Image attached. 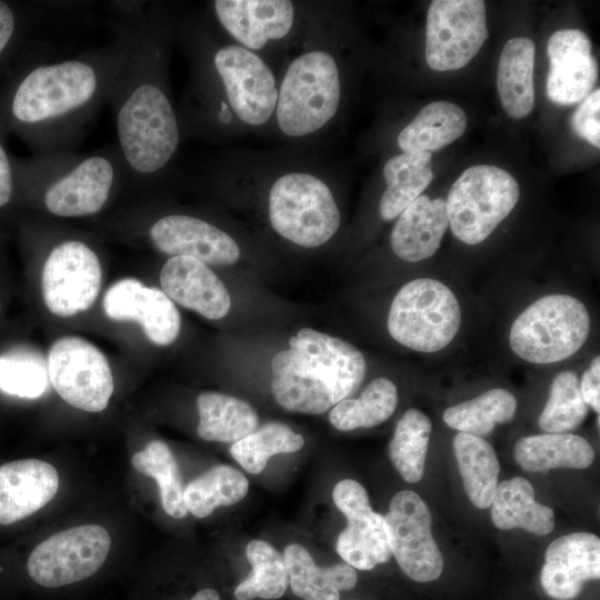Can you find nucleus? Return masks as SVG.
Listing matches in <instances>:
<instances>
[{"label":"nucleus","instance_id":"4468645a","mask_svg":"<svg viewBox=\"0 0 600 600\" xmlns=\"http://www.w3.org/2000/svg\"><path fill=\"white\" fill-rule=\"evenodd\" d=\"M391 554L412 580L429 582L443 569L442 554L431 533V514L413 491L396 493L383 517Z\"/></svg>","mask_w":600,"mask_h":600},{"label":"nucleus","instance_id":"6e6552de","mask_svg":"<svg viewBox=\"0 0 600 600\" xmlns=\"http://www.w3.org/2000/svg\"><path fill=\"white\" fill-rule=\"evenodd\" d=\"M519 197V184L506 170L490 164L468 168L446 200L452 233L467 244L482 242L509 216Z\"/></svg>","mask_w":600,"mask_h":600},{"label":"nucleus","instance_id":"6ab92c4d","mask_svg":"<svg viewBox=\"0 0 600 600\" xmlns=\"http://www.w3.org/2000/svg\"><path fill=\"white\" fill-rule=\"evenodd\" d=\"M548 98L560 106L580 103L591 92L598 64L589 37L578 29H561L549 38Z\"/></svg>","mask_w":600,"mask_h":600},{"label":"nucleus","instance_id":"7ed1b4c3","mask_svg":"<svg viewBox=\"0 0 600 600\" xmlns=\"http://www.w3.org/2000/svg\"><path fill=\"white\" fill-rule=\"evenodd\" d=\"M366 368L348 341L303 328L273 357L271 391L286 410L320 414L360 387Z\"/></svg>","mask_w":600,"mask_h":600},{"label":"nucleus","instance_id":"a18cd8bd","mask_svg":"<svg viewBox=\"0 0 600 600\" xmlns=\"http://www.w3.org/2000/svg\"><path fill=\"white\" fill-rule=\"evenodd\" d=\"M600 358L597 356L590 368L582 374L579 383L580 392L586 404L590 406L597 413L600 411Z\"/></svg>","mask_w":600,"mask_h":600},{"label":"nucleus","instance_id":"39448f33","mask_svg":"<svg viewBox=\"0 0 600 600\" xmlns=\"http://www.w3.org/2000/svg\"><path fill=\"white\" fill-rule=\"evenodd\" d=\"M589 331V312L579 299L549 294L534 301L516 318L509 343L521 359L547 364L578 352Z\"/></svg>","mask_w":600,"mask_h":600},{"label":"nucleus","instance_id":"dca6fc26","mask_svg":"<svg viewBox=\"0 0 600 600\" xmlns=\"http://www.w3.org/2000/svg\"><path fill=\"white\" fill-rule=\"evenodd\" d=\"M336 507L347 519L337 539L338 554L352 568L371 570L391 557L384 519L372 510L366 489L357 481H339L332 491Z\"/></svg>","mask_w":600,"mask_h":600},{"label":"nucleus","instance_id":"bb28decb","mask_svg":"<svg viewBox=\"0 0 600 600\" xmlns=\"http://www.w3.org/2000/svg\"><path fill=\"white\" fill-rule=\"evenodd\" d=\"M490 507L492 522L499 529L520 528L538 536L553 530V510L534 500L532 484L522 477L499 483Z\"/></svg>","mask_w":600,"mask_h":600},{"label":"nucleus","instance_id":"5701e85b","mask_svg":"<svg viewBox=\"0 0 600 600\" xmlns=\"http://www.w3.org/2000/svg\"><path fill=\"white\" fill-rule=\"evenodd\" d=\"M213 8L222 27L254 50L287 36L293 23V6L287 0H217Z\"/></svg>","mask_w":600,"mask_h":600},{"label":"nucleus","instance_id":"a211bd4d","mask_svg":"<svg viewBox=\"0 0 600 600\" xmlns=\"http://www.w3.org/2000/svg\"><path fill=\"white\" fill-rule=\"evenodd\" d=\"M103 311L114 321H137L157 346L172 343L181 327L173 301L161 289L146 287L138 279L126 278L113 283L103 297Z\"/></svg>","mask_w":600,"mask_h":600},{"label":"nucleus","instance_id":"9d476101","mask_svg":"<svg viewBox=\"0 0 600 600\" xmlns=\"http://www.w3.org/2000/svg\"><path fill=\"white\" fill-rule=\"evenodd\" d=\"M488 38L482 0H433L426 24V61L436 71L466 67Z\"/></svg>","mask_w":600,"mask_h":600},{"label":"nucleus","instance_id":"c03bdc74","mask_svg":"<svg viewBox=\"0 0 600 600\" xmlns=\"http://www.w3.org/2000/svg\"><path fill=\"white\" fill-rule=\"evenodd\" d=\"M21 22L13 6L0 0V60L12 49L19 34Z\"/></svg>","mask_w":600,"mask_h":600},{"label":"nucleus","instance_id":"cd10ccee","mask_svg":"<svg viewBox=\"0 0 600 600\" xmlns=\"http://www.w3.org/2000/svg\"><path fill=\"white\" fill-rule=\"evenodd\" d=\"M514 459L529 472H544L553 468L584 469L593 462L594 450L580 436L544 433L518 440Z\"/></svg>","mask_w":600,"mask_h":600},{"label":"nucleus","instance_id":"473e14b6","mask_svg":"<svg viewBox=\"0 0 600 600\" xmlns=\"http://www.w3.org/2000/svg\"><path fill=\"white\" fill-rule=\"evenodd\" d=\"M516 411V397L506 389L494 388L448 408L443 412V421L460 432L483 437L490 434L498 423L510 421Z\"/></svg>","mask_w":600,"mask_h":600},{"label":"nucleus","instance_id":"aec40b11","mask_svg":"<svg viewBox=\"0 0 600 600\" xmlns=\"http://www.w3.org/2000/svg\"><path fill=\"white\" fill-rule=\"evenodd\" d=\"M544 559L542 588L553 599L571 600L584 581L600 577V540L589 532L564 534L548 546Z\"/></svg>","mask_w":600,"mask_h":600},{"label":"nucleus","instance_id":"a878e982","mask_svg":"<svg viewBox=\"0 0 600 600\" xmlns=\"http://www.w3.org/2000/svg\"><path fill=\"white\" fill-rule=\"evenodd\" d=\"M534 43L512 38L504 44L498 63L497 90L503 110L513 119L527 117L534 106Z\"/></svg>","mask_w":600,"mask_h":600},{"label":"nucleus","instance_id":"2f4dec72","mask_svg":"<svg viewBox=\"0 0 600 600\" xmlns=\"http://www.w3.org/2000/svg\"><path fill=\"white\" fill-rule=\"evenodd\" d=\"M453 450L469 500L477 508H489L500 472L494 449L481 437L459 432L453 439Z\"/></svg>","mask_w":600,"mask_h":600},{"label":"nucleus","instance_id":"4c0bfd02","mask_svg":"<svg viewBox=\"0 0 600 600\" xmlns=\"http://www.w3.org/2000/svg\"><path fill=\"white\" fill-rule=\"evenodd\" d=\"M133 468L154 478L160 489L161 503L170 517L181 519L188 511L183 502V488L177 460L169 447L161 440L149 442L131 459Z\"/></svg>","mask_w":600,"mask_h":600},{"label":"nucleus","instance_id":"393cba45","mask_svg":"<svg viewBox=\"0 0 600 600\" xmlns=\"http://www.w3.org/2000/svg\"><path fill=\"white\" fill-rule=\"evenodd\" d=\"M283 560L292 592L304 600H339L340 591L352 589L358 574L348 563L319 567L309 551L298 543H290Z\"/></svg>","mask_w":600,"mask_h":600},{"label":"nucleus","instance_id":"412c9836","mask_svg":"<svg viewBox=\"0 0 600 600\" xmlns=\"http://www.w3.org/2000/svg\"><path fill=\"white\" fill-rule=\"evenodd\" d=\"M161 290L178 304L209 320L223 318L230 310V294L208 264L190 257H171L160 272Z\"/></svg>","mask_w":600,"mask_h":600},{"label":"nucleus","instance_id":"4be33fe9","mask_svg":"<svg viewBox=\"0 0 600 600\" xmlns=\"http://www.w3.org/2000/svg\"><path fill=\"white\" fill-rule=\"evenodd\" d=\"M59 488L54 467L23 459L0 466V524L24 519L49 503Z\"/></svg>","mask_w":600,"mask_h":600},{"label":"nucleus","instance_id":"f3484780","mask_svg":"<svg viewBox=\"0 0 600 600\" xmlns=\"http://www.w3.org/2000/svg\"><path fill=\"white\" fill-rule=\"evenodd\" d=\"M147 237L162 253L190 257L206 264L231 266L240 257L237 242L228 233L189 214L171 213L156 219L149 224Z\"/></svg>","mask_w":600,"mask_h":600},{"label":"nucleus","instance_id":"f03ea898","mask_svg":"<svg viewBox=\"0 0 600 600\" xmlns=\"http://www.w3.org/2000/svg\"><path fill=\"white\" fill-rule=\"evenodd\" d=\"M120 2L113 20L123 33L126 52L109 99L118 149L127 176L160 173L176 153L180 129L162 80V47L151 13L140 2Z\"/></svg>","mask_w":600,"mask_h":600},{"label":"nucleus","instance_id":"423d86ee","mask_svg":"<svg viewBox=\"0 0 600 600\" xmlns=\"http://www.w3.org/2000/svg\"><path fill=\"white\" fill-rule=\"evenodd\" d=\"M460 304L444 283L429 278L407 282L396 294L388 314L390 336L419 352H437L456 337Z\"/></svg>","mask_w":600,"mask_h":600},{"label":"nucleus","instance_id":"2eb2a0df","mask_svg":"<svg viewBox=\"0 0 600 600\" xmlns=\"http://www.w3.org/2000/svg\"><path fill=\"white\" fill-rule=\"evenodd\" d=\"M230 107L246 123L260 126L276 109L278 90L269 67L240 46L218 49L212 58Z\"/></svg>","mask_w":600,"mask_h":600},{"label":"nucleus","instance_id":"58836bf2","mask_svg":"<svg viewBox=\"0 0 600 600\" xmlns=\"http://www.w3.org/2000/svg\"><path fill=\"white\" fill-rule=\"evenodd\" d=\"M303 444V437L292 431L287 424L268 422L232 443L230 453L244 470L257 474L266 468L272 456L296 452Z\"/></svg>","mask_w":600,"mask_h":600},{"label":"nucleus","instance_id":"72a5a7b5","mask_svg":"<svg viewBox=\"0 0 600 600\" xmlns=\"http://www.w3.org/2000/svg\"><path fill=\"white\" fill-rule=\"evenodd\" d=\"M249 488L244 474L236 468L220 464L192 480L183 489V502L188 512L206 518L220 506L241 501Z\"/></svg>","mask_w":600,"mask_h":600},{"label":"nucleus","instance_id":"c85d7f7f","mask_svg":"<svg viewBox=\"0 0 600 600\" xmlns=\"http://www.w3.org/2000/svg\"><path fill=\"white\" fill-rule=\"evenodd\" d=\"M387 189L380 203V217L390 221L427 189L433 179L430 152H403L390 158L383 168Z\"/></svg>","mask_w":600,"mask_h":600},{"label":"nucleus","instance_id":"c9c22d12","mask_svg":"<svg viewBox=\"0 0 600 600\" xmlns=\"http://www.w3.org/2000/svg\"><path fill=\"white\" fill-rule=\"evenodd\" d=\"M431 427L430 419L418 409L407 410L396 426L389 454L408 482H418L423 477Z\"/></svg>","mask_w":600,"mask_h":600},{"label":"nucleus","instance_id":"a19ab883","mask_svg":"<svg viewBox=\"0 0 600 600\" xmlns=\"http://www.w3.org/2000/svg\"><path fill=\"white\" fill-rule=\"evenodd\" d=\"M48 367L43 359L30 352L0 357V389L20 398L34 399L48 386Z\"/></svg>","mask_w":600,"mask_h":600},{"label":"nucleus","instance_id":"37998d69","mask_svg":"<svg viewBox=\"0 0 600 600\" xmlns=\"http://www.w3.org/2000/svg\"><path fill=\"white\" fill-rule=\"evenodd\" d=\"M7 122L6 102H2L0 107V127ZM16 193L17 188L13 162L6 150L0 136V209L7 207L12 201Z\"/></svg>","mask_w":600,"mask_h":600},{"label":"nucleus","instance_id":"f704fd0d","mask_svg":"<svg viewBox=\"0 0 600 600\" xmlns=\"http://www.w3.org/2000/svg\"><path fill=\"white\" fill-rule=\"evenodd\" d=\"M398 392L387 378L369 382L358 399H343L329 413L331 424L340 431L371 428L386 421L394 412Z\"/></svg>","mask_w":600,"mask_h":600},{"label":"nucleus","instance_id":"7c9ffc66","mask_svg":"<svg viewBox=\"0 0 600 600\" xmlns=\"http://www.w3.org/2000/svg\"><path fill=\"white\" fill-rule=\"evenodd\" d=\"M198 436L206 441L234 443L258 426L256 410L246 401L219 393L203 392L197 399Z\"/></svg>","mask_w":600,"mask_h":600},{"label":"nucleus","instance_id":"79ce46f5","mask_svg":"<svg viewBox=\"0 0 600 600\" xmlns=\"http://www.w3.org/2000/svg\"><path fill=\"white\" fill-rule=\"evenodd\" d=\"M600 89L590 92L571 117V128L581 139L600 147Z\"/></svg>","mask_w":600,"mask_h":600},{"label":"nucleus","instance_id":"e433bc0d","mask_svg":"<svg viewBox=\"0 0 600 600\" xmlns=\"http://www.w3.org/2000/svg\"><path fill=\"white\" fill-rule=\"evenodd\" d=\"M246 556L252 571L234 589L237 600L278 599L289 584L283 557L270 543L251 540Z\"/></svg>","mask_w":600,"mask_h":600},{"label":"nucleus","instance_id":"ea45409f","mask_svg":"<svg viewBox=\"0 0 600 600\" xmlns=\"http://www.w3.org/2000/svg\"><path fill=\"white\" fill-rule=\"evenodd\" d=\"M588 414L578 377L572 371L556 376L548 402L539 417V427L548 433H562L578 428Z\"/></svg>","mask_w":600,"mask_h":600},{"label":"nucleus","instance_id":"0eeeda50","mask_svg":"<svg viewBox=\"0 0 600 600\" xmlns=\"http://www.w3.org/2000/svg\"><path fill=\"white\" fill-rule=\"evenodd\" d=\"M340 79L334 59L324 51H310L289 66L278 92L277 121L290 137L322 128L337 112Z\"/></svg>","mask_w":600,"mask_h":600},{"label":"nucleus","instance_id":"de8ad7c7","mask_svg":"<svg viewBox=\"0 0 600 600\" xmlns=\"http://www.w3.org/2000/svg\"><path fill=\"white\" fill-rule=\"evenodd\" d=\"M0 309H1V304H0Z\"/></svg>","mask_w":600,"mask_h":600},{"label":"nucleus","instance_id":"b1692460","mask_svg":"<svg viewBox=\"0 0 600 600\" xmlns=\"http://www.w3.org/2000/svg\"><path fill=\"white\" fill-rule=\"evenodd\" d=\"M448 226L446 200L420 196L399 214L390 237L392 250L408 262L430 258Z\"/></svg>","mask_w":600,"mask_h":600},{"label":"nucleus","instance_id":"f8f14e48","mask_svg":"<svg viewBox=\"0 0 600 600\" xmlns=\"http://www.w3.org/2000/svg\"><path fill=\"white\" fill-rule=\"evenodd\" d=\"M49 380L70 406L89 412L107 408L113 392V377L106 356L79 337H63L50 348Z\"/></svg>","mask_w":600,"mask_h":600},{"label":"nucleus","instance_id":"1a4fd4ad","mask_svg":"<svg viewBox=\"0 0 600 600\" xmlns=\"http://www.w3.org/2000/svg\"><path fill=\"white\" fill-rule=\"evenodd\" d=\"M269 218L276 232L306 248L326 243L340 226V212L328 186L302 172L287 173L273 183Z\"/></svg>","mask_w":600,"mask_h":600},{"label":"nucleus","instance_id":"c756f323","mask_svg":"<svg viewBox=\"0 0 600 600\" xmlns=\"http://www.w3.org/2000/svg\"><path fill=\"white\" fill-rule=\"evenodd\" d=\"M467 127L464 111L449 101L424 106L399 133L398 144L403 152H433L452 143Z\"/></svg>","mask_w":600,"mask_h":600},{"label":"nucleus","instance_id":"f257e3e1","mask_svg":"<svg viewBox=\"0 0 600 600\" xmlns=\"http://www.w3.org/2000/svg\"><path fill=\"white\" fill-rule=\"evenodd\" d=\"M111 26V43L40 63L9 93L8 128L36 153L74 151L97 113L109 103L126 52L122 31L114 21Z\"/></svg>","mask_w":600,"mask_h":600},{"label":"nucleus","instance_id":"ddd939ff","mask_svg":"<svg viewBox=\"0 0 600 600\" xmlns=\"http://www.w3.org/2000/svg\"><path fill=\"white\" fill-rule=\"evenodd\" d=\"M101 263L83 240L67 238L49 250L42 268L43 300L53 314L71 317L88 310L101 286Z\"/></svg>","mask_w":600,"mask_h":600},{"label":"nucleus","instance_id":"9b49d317","mask_svg":"<svg viewBox=\"0 0 600 600\" xmlns=\"http://www.w3.org/2000/svg\"><path fill=\"white\" fill-rule=\"evenodd\" d=\"M109 532L98 524H82L57 532L40 542L28 559V573L38 584L57 588L94 574L110 551Z\"/></svg>","mask_w":600,"mask_h":600},{"label":"nucleus","instance_id":"49530a36","mask_svg":"<svg viewBox=\"0 0 600 600\" xmlns=\"http://www.w3.org/2000/svg\"><path fill=\"white\" fill-rule=\"evenodd\" d=\"M190 600H220V597L216 590L206 588L199 590Z\"/></svg>","mask_w":600,"mask_h":600},{"label":"nucleus","instance_id":"20e7f679","mask_svg":"<svg viewBox=\"0 0 600 600\" xmlns=\"http://www.w3.org/2000/svg\"><path fill=\"white\" fill-rule=\"evenodd\" d=\"M16 188L53 216L77 218L100 212L128 178L117 146L91 153L59 151L12 159Z\"/></svg>","mask_w":600,"mask_h":600}]
</instances>
